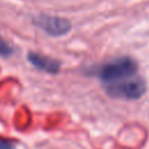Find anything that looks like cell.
<instances>
[{"instance_id":"4","label":"cell","mask_w":149,"mask_h":149,"mask_svg":"<svg viewBox=\"0 0 149 149\" xmlns=\"http://www.w3.org/2000/svg\"><path fill=\"white\" fill-rule=\"evenodd\" d=\"M27 58L33 66H35L41 71H45L48 73H57L59 71V66H61L59 62L51 57L36 52H29Z\"/></svg>"},{"instance_id":"6","label":"cell","mask_w":149,"mask_h":149,"mask_svg":"<svg viewBox=\"0 0 149 149\" xmlns=\"http://www.w3.org/2000/svg\"><path fill=\"white\" fill-rule=\"evenodd\" d=\"M0 149H14L13 144H10L8 141L0 140Z\"/></svg>"},{"instance_id":"3","label":"cell","mask_w":149,"mask_h":149,"mask_svg":"<svg viewBox=\"0 0 149 149\" xmlns=\"http://www.w3.org/2000/svg\"><path fill=\"white\" fill-rule=\"evenodd\" d=\"M34 23L50 36H63L71 29V22L62 16L40 14L34 19Z\"/></svg>"},{"instance_id":"1","label":"cell","mask_w":149,"mask_h":149,"mask_svg":"<svg viewBox=\"0 0 149 149\" xmlns=\"http://www.w3.org/2000/svg\"><path fill=\"white\" fill-rule=\"evenodd\" d=\"M137 72V64L129 57H120L101 65L98 70L99 79L105 84H113L135 76Z\"/></svg>"},{"instance_id":"2","label":"cell","mask_w":149,"mask_h":149,"mask_svg":"<svg viewBox=\"0 0 149 149\" xmlns=\"http://www.w3.org/2000/svg\"><path fill=\"white\" fill-rule=\"evenodd\" d=\"M108 95L118 99L135 100L139 99L146 92V84L139 77H130L113 84L105 85Z\"/></svg>"},{"instance_id":"5","label":"cell","mask_w":149,"mask_h":149,"mask_svg":"<svg viewBox=\"0 0 149 149\" xmlns=\"http://www.w3.org/2000/svg\"><path fill=\"white\" fill-rule=\"evenodd\" d=\"M10 54H12V48L0 37V56L6 57V56H9Z\"/></svg>"}]
</instances>
